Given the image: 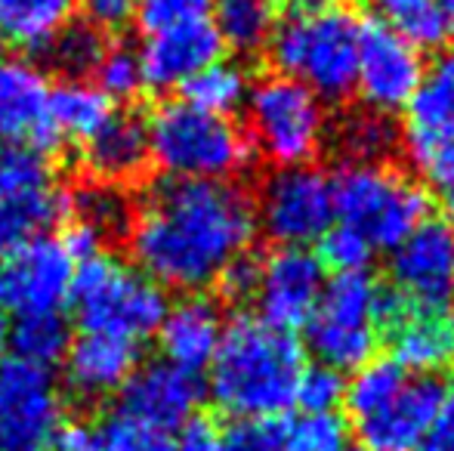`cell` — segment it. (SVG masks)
Returning a JSON list of instances; mask_svg holds the SVG:
<instances>
[{
  "mask_svg": "<svg viewBox=\"0 0 454 451\" xmlns=\"http://www.w3.org/2000/svg\"><path fill=\"white\" fill-rule=\"evenodd\" d=\"M405 145L414 164L439 149H454V47L436 56L408 105Z\"/></svg>",
  "mask_w": 454,
  "mask_h": 451,
  "instance_id": "21",
  "label": "cell"
},
{
  "mask_svg": "<svg viewBox=\"0 0 454 451\" xmlns=\"http://www.w3.org/2000/svg\"><path fill=\"white\" fill-rule=\"evenodd\" d=\"M81 149V161H84L87 174L93 183H108V186H121L130 183L143 174L149 164V136H145V118L133 112L114 109L106 118V124L87 136Z\"/></svg>",
  "mask_w": 454,
  "mask_h": 451,
  "instance_id": "22",
  "label": "cell"
},
{
  "mask_svg": "<svg viewBox=\"0 0 454 451\" xmlns=\"http://www.w3.org/2000/svg\"><path fill=\"white\" fill-rule=\"evenodd\" d=\"M4 41H6V35H4V28H0V47H4Z\"/></svg>",
  "mask_w": 454,
  "mask_h": 451,
  "instance_id": "48",
  "label": "cell"
},
{
  "mask_svg": "<svg viewBox=\"0 0 454 451\" xmlns=\"http://www.w3.org/2000/svg\"><path fill=\"white\" fill-rule=\"evenodd\" d=\"M414 451H454V380L445 386L436 417Z\"/></svg>",
  "mask_w": 454,
  "mask_h": 451,
  "instance_id": "44",
  "label": "cell"
},
{
  "mask_svg": "<svg viewBox=\"0 0 454 451\" xmlns=\"http://www.w3.org/2000/svg\"><path fill=\"white\" fill-rule=\"evenodd\" d=\"M281 448L285 451H349L347 421L334 411L303 415L281 424Z\"/></svg>",
  "mask_w": 454,
  "mask_h": 451,
  "instance_id": "33",
  "label": "cell"
},
{
  "mask_svg": "<svg viewBox=\"0 0 454 451\" xmlns=\"http://www.w3.org/2000/svg\"><path fill=\"white\" fill-rule=\"evenodd\" d=\"M251 87L254 84L241 62L216 59V62H210L207 68H201L183 90H185V103L189 105H195V109H201V112H210V114H220V118H229V114L245 109Z\"/></svg>",
  "mask_w": 454,
  "mask_h": 451,
  "instance_id": "29",
  "label": "cell"
},
{
  "mask_svg": "<svg viewBox=\"0 0 454 451\" xmlns=\"http://www.w3.org/2000/svg\"><path fill=\"white\" fill-rule=\"evenodd\" d=\"M223 436L216 433V427L201 417H192L189 424L180 430V439H174L170 451H220Z\"/></svg>",
  "mask_w": 454,
  "mask_h": 451,
  "instance_id": "46",
  "label": "cell"
},
{
  "mask_svg": "<svg viewBox=\"0 0 454 451\" xmlns=\"http://www.w3.org/2000/svg\"><path fill=\"white\" fill-rule=\"evenodd\" d=\"M99 451H170L174 439L164 430L139 424L127 415H112L96 427Z\"/></svg>",
  "mask_w": 454,
  "mask_h": 451,
  "instance_id": "36",
  "label": "cell"
},
{
  "mask_svg": "<svg viewBox=\"0 0 454 451\" xmlns=\"http://www.w3.org/2000/svg\"><path fill=\"white\" fill-rule=\"evenodd\" d=\"M10 334V346L16 353V359L35 362V365L50 368L53 362H62L68 343V322L62 319V313H37V315H19L12 322V328H6Z\"/></svg>",
  "mask_w": 454,
  "mask_h": 451,
  "instance_id": "31",
  "label": "cell"
},
{
  "mask_svg": "<svg viewBox=\"0 0 454 451\" xmlns=\"http://www.w3.org/2000/svg\"><path fill=\"white\" fill-rule=\"evenodd\" d=\"M81 260L66 238H41L0 263V307L12 319L37 313H59L72 297L74 269Z\"/></svg>",
  "mask_w": 454,
  "mask_h": 451,
  "instance_id": "13",
  "label": "cell"
},
{
  "mask_svg": "<svg viewBox=\"0 0 454 451\" xmlns=\"http://www.w3.org/2000/svg\"><path fill=\"white\" fill-rule=\"evenodd\" d=\"M112 112L114 105L93 84L78 78H68L66 84L53 87L50 93V127H53L56 143L81 145L106 124Z\"/></svg>",
  "mask_w": 454,
  "mask_h": 451,
  "instance_id": "26",
  "label": "cell"
},
{
  "mask_svg": "<svg viewBox=\"0 0 454 451\" xmlns=\"http://www.w3.org/2000/svg\"><path fill=\"white\" fill-rule=\"evenodd\" d=\"M139 368V343L81 331L62 355L66 386L81 402H102L121 393Z\"/></svg>",
  "mask_w": 454,
  "mask_h": 451,
  "instance_id": "20",
  "label": "cell"
},
{
  "mask_svg": "<svg viewBox=\"0 0 454 451\" xmlns=\"http://www.w3.org/2000/svg\"><path fill=\"white\" fill-rule=\"evenodd\" d=\"M214 28L220 43L235 53H257L270 43L275 28L272 0H216Z\"/></svg>",
  "mask_w": 454,
  "mask_h": 451,
  "instance_id": "30",
  "label": "cell"
},
{
  "mask_svg": "<svg viewBox=\"0 0 454 451\" xmlns=\"http://www.w3.org/2000/svg\"><path fill=\"white\" fill-rule=\"evenodd\" d=\"M257 232L254 198L239 183L161 180L133 205L127 241L158 288L195 294L251 253Z\"/></svg>",
  "mask_w": 454,
  "mask_h": 451,
  "instance_id": "1",
  "label": "cell"
},
{
  "mask_svg": "<svg viewBox=\"0 0 454 451\" xmlns=\"http://www.w3.org/2000/svg\"><path fill=\"white\" fill-rule=\"evenodd\" d=\"M331 198L337 226L359 232L374 251H393L430 217L427 189L383 161H343L331 176Z\"/></svg>",
  "mask_w": 454,
  "mask_h": 451,
  "instance_id": "7",
  "label": "cell"
},
{
  "mask_svg": "<svg viewBox=\"0 0 454 451\" xmlns=\"http://www.w3.org/2000/svg\"><path fill=\"white\" fill-rule=\"evenodd\" d=\"M220 451H285L281 448V424L239 421L223 436Z\"/></svg>",
  "mask_w": 454,
  "mask_h": 451,
  "instance_id": "42",
  "label": "cell"
},
{
  "mask_svg": "<svg viewBox=\"0 0 454 451\" xmlns=\"http://www.w3.org/2000/svg\"><path fill=\"white\" fill-rule=\"evenodd\" d=\"M325 288L322 260L309 247H278L266 260H260V278L254 291L260 322L294 331L303 328L316 309Z\"/></svg>",
  "mask_w": 454,
  "mask_h": 451,
  "instance_id": "15",
  "label": "cell"
},
{
  "mask_svg": "<svg viewBox=\"0 0 454 451\" xmlns=\"http://www.w3.org/2000/svg\"><path fill=\"white\" fill-rule=\"evenodd\" d=\"M102 47H106V43H102L99 31L87 28V25H78V28L68 25V28L53 41V47H50L47 53L53 56L56 66H59L62 72H68V74L78 78V74L93 72Z\"/></svg>",
  "mask_w": 454,
  "mask_h": 451,
  "instance_id": "37",
  "label": "cell"
},
{
  "mask_svg": "<svg viewBox=\"0 0 454 451\" xmlns=\"http://www.w3.org/2000/svg\"><path fill=\"white\" fill-rule=\"evenodd\" d=\"M216 0H137V22L143 31H161L185 22H201L214 12Z\"/></svg>",
  "mask_w": 454,
  "mask_h": 451,
  "instance_id": "39",
  "label": "cell"
},
{
  "mask_svg": "<svg viewBox=\"0 0 454 451\" xmlns=\"http://www.w3.org/2000/svg\"><path fill=\"white\" fill-rule=\"evenodd\" d=\"M96 74V90L114 103V99H133L143 90V66H139V53L124 43H106L93 66Z\"/></svg>",
  "mask_w": 454,
  "mask_h": 451,
  "instance_id": "34",
  "label": "cell"
},
{
  "mask_svg": "<svg viewBox=\"0 0 454 451\" xmlns=\"http://www.w3.org/2000/svg\"><path fill=\"white\" fill-rule=\"evenodd\" d=\"M343 393H347L343 374L331 371L325 365H309L303 368V377H300L297 402L303 405V411L325 415V411H334L343 402Z\"/></svg>",
  "mask_w": 454,
  "mask_h": 451,
  "instance_id": "40",
  "label": "cell"
},
{
  "mask_svg": "<svg viewBox=\"0 0 454 451\" xmlns=\"http://www.w3.org/2000/svg\"><path fill=\"white\" fill-rule=\"evenodd\" d=\"M68 214H74V226L78 232H84L96 247H102V241L127 235L133 217V205L127 201V195L118 186L108 183H87L81 192H74L68 198Z\"/></svg>",
  "mask_w": 454,
  "mask_h": 451,
  "instance_id": "28",
  "label": "cell"
},
{
  "mask_svg": "<svg viewBox=\"0 0 454 451\" xmlns=\"http://www.w3.org/2000/svg\"><path fill=\"white\" fill-rule=\"evenodd\" d=\"M220 35L214 22H185L174 28L149 31L139 53L143 66V84L152 90H176L185 87L201 68L220 59Z\"/></svg>",
  "mask_w": 454,
  "mask_h": 451,
  "instance_id": "18",
  "label": "cell"
},
{
  "mask_svg": "<svg viewBox=\"0 0 454 451\" xmlns=\"http://www.w3.org/2000/svg\"><path fill=\"white\" fill-rule=\"evenodd\" d=\"M50 87L43 68L28 59H0V143L56 145L50 127Z\"/></svg>",
  "mask_w": 454,
  "mask_h": 451,
  "instance_id": "19",
  "label": "cell"
},
{
  "mask_svg": "<svg viewBox=\"0 0 454 451\" xmlns=\"http://www.w3.org/2000/svg\"><path fill=\"white\" fill-rule=\"evenodd\" d=\"M303 349L291 331L239 315L223 328L207 365L210 402L235 421H272L297 402Z\"/></svg>",
  "mask_w": 454,
  "mask_h": 451,
  "instance_id": "2",
  "label": "cell"
},
{
  "mask_svg": "<svg viewBox=\"0 0 454 451\" xmlns=\"http://www.w3.org/2000/svg\"><path fill=\"white\" fill-rule=\"evenodd\" d=\"M50 158L43 149L25 143H0V201L41 192L50 186Z\"/></svg>",
  "mask_w": 454,
  "mask_h": 451,
  "instance_id": "32",
  "label": "cell"
},
{
  "mask_svg": "<svg viewBox=\"0 0 454 451\" xmlns=\"http://www.w3.org/2000/svg\"><path fill=\"white\" fill-rule=\"evenodd\" d=\"M418 167L424 170L427 180L436 186L439 198L445 201V207L454 217V149H439L433 155H427L424 161H418Z\"/></svg>",
  "mask_w": 454,
  "mask_h": 451,
  "instance_id": "45",
  "label": "cell"
},
{
  "mask_svg": "<svg viewBox=\"0 0 454 451\" xmlns=\"http://www.w3.org/2000/svg\"><path fill=\"white\" fill-rule=\"evenodd\" d=\"M436 377L408 374L393 359H371L347 384L343 402L364 451H414L442 402Z\"/></svg>",
  "mask_w": 454,
  "mask_h": 451,
  "instance_id": "4",
  "label": "cell"
},
{
  "mask_svg": "<svg viewBox=\"0 0 454 451\" xmlns=\"http://www.w3.org/2000/svg\"><path fill=\"white\" fill-rule=\"evenodd\" d=\"M389 291L368 272H343L325 282L316 309L306 319V343L316 365L331 371H359L383 338Z\"/></svg>",
  "mask_w": 454,
  "mask_h": 451,
  "instance_id": "8",
  "label": "cell"
},
{
  "mask_svg": "<svg viewBox=\"0 0 454 451\" xmlns=\"http://www.w3.org/2000/svg\"><path fill=\"white\" fill-rule=\"evenodd\" d=\"M68 300L81 331L133 343L155 334L170 307L164 288H158L145 272L102 251L78 263Z\"/></svg>",
  "mask_w": 454,
  "mask_h": 451,
  "instance_id": "6",
  "label": "cell"
},
{
  "mask_svg": "<svg viewBox=\"0 0 454 451\" xmlns=\"http://www.w3.org/2000/svg\"><path fill=\"white\" fill-rule=\"evenodd\" d=\"M68 427L53 371L25 359L0 365V451H53Z\"/></svg>",
  "mask_w": 454,
  "mask_h": 451,
  "instance_id": "10",
  "label": "cell"
},
{
  "mask_svg": "<svg viewBox=\"0 0 454 451\" xmlns=\"http://www.w3.org/2000/svg\"><path fill=\"white\" fill-rule=\"evenodd\" d=\"M318 260L328 263L337 276H343V272H368L371 260H374V247L353 229L331 226L322 235V257Z\"/></svg>",
  "mask_w": 454,
  "mask_h": 451,
  "instance_id": "38",
  "label": "cell"
},
{
  "mask_svg": "<svg viewBox=\"0 0 454 451\" xmlns=\"http://www.w3.org/2000/svg\"><path fill=\"white\" fill-rule=\"evenodd\" d=\"M395 127L389 124L383 114H356V118L343 121L340 127V143L347 149L349 161H371L380 164V158H387L395 145Z\"/></svg>",
  "mask_w": 454,
  "mask_h": 451,
  "instance_id": "35",
  "label": "cell"
},
{
  "mask_svg": "<svg viewBox=\"0 0 454 451\" xmlns=\"http://www.w3.org/2000/svg\"><path fill=\"white\" fill-rule=\"evenodd\" d=\"M257 278H260V260H254L251 253L239 257L235 263H229L223 269V276L216 278L223 297L232 303H245L254 300V291H257Z\"/></svg>",
  "mask_w": 454,
  "mask_h": 451,
  "instance_id": "43",
  "label": "cell"
},
{
  "mask_svg": "<svg viewBox=\"0 0 454 451\" xmlns=\"http://www.w3.org/2000/svg\"><path fill=\"white\" fill-rule=\"evenodd\" d=\"M198 402H201V384L195 374L164 359L139 365L121 386V415L164 433L185 427L195 417Z\"/></svg>",
  "mask_w": 454,
  "mask_h": 451,
  "instance_id": "17",
  "label": "cell"
},
{
  "mask_svg": "<svg viewBox=\"0 0 454 451\" xmlns=\"http://www.w3.org/2000/svg\"><path fill=\"white\" fill-rule=\"evenodd\" d=\"M6 349H10V334H6V325L0 322V365L6 362Z\"/></svg>",
  "mask_w": 454,
  "mask_h": 451,
  "instance_id": "47",
  "label": "cell"
},
{
  "mask_svg": "<svg viewBox=\"0 0 454 451\" xmlns=\"http://www.w3.org/2000/svg\"><path fill=\"white\" fill-rule=\"evenodd\" d=\"M254 211H257V229H263L275 245L309 247L334 226L331 176L312 164L278 167L266 176Z\"/></svg>",
  "mask_w": 454,
  "mask_h": 451,
  "instance_id": "11",
  "label": "cell"
},
{
  "mask_svg": "<svg viewBox=\"0 0 454 451\" xmlns=\"http://www.w3.org/2000/svg\"><path fill=\"white\" fill-rule=\"evenodd\" d=\"M383 334L393 353L389 359L408 374L433 377L454 368V313L449 307H408L389 291Z\"/></svg>",
  "mask_w": 454,
  "mask_h": 451,
  "instance_id": "16",
  "label": "cell"
},
{
  "mask_svg": "<svg viewBox=\"0 0 454 451\" xmlns=\"http://www.w3.org/2000/svg\"><path fill=\"white\" fill-rule=\"evenodd\" d=\"M424 56L380 22H362L356 90L374 114H395L408 109L424 81Z\"/></svg>",
  "mask_w": 454,
  "mask_h": 451,
  "instance_id": "12",
  "label": "cell"
},
{
  "mask_svg": "<svg viewBox=\"0 0 454 451\" xmlns=\"http://www.w3.org/2000/svg\"><path fill=\"white\" fill-rule=\"evenodd\" d=\"M68 217V195L53 186L0 201V260L47 238Z\"/></svg>",
  "mask_w": 454,
  "mask_h": 451,
  "instance_id": "24",
  "label": "cell"
},
{
  "mask_svg": "<svg viewBox=\"0 0 454 451\" xmlns=\"http://www.w3.org/2000/svg\"><path fill=\"white\" fill-rule=\"evenodd\" d=\"M359 31V19L328 0L316 10H287L275 22L266 47L281 78L306 87L318 99L340 103L356 90Z\"/></svg>",
  "mask_w": 454,
  "mask_h": 451,
  "instance_id": "3",
  "label": "cell"
},
{
  "mask_svg": "<svg viewBox=\"0 0 454 451\" xmlns=\"http://www.w3.org/2000/svg\"><path fill=\"white\" fill-rule=\"evenodd\" d=\"M149 161L161 167L164 180L232 183L251 167L254 145L232 118L201 112L185 99L164 103L145 118Z\"/></svg>",
  "mask_w": 454,
  "mask_h": 451,
  "instance_id": "5",
  "label": "cell"
},
{
  "mask_svg": "<svg viewBox=\"0 0 454 451\" xmlns=\"http://www.w3.org/2000/svg\"><path fill=\"white\" fill-rule=\"evenodd\" d=\"M74 0H0V28L25 50L47 53L72 25Z\"/></svg>",
  "mask_w": 454,
  "mask_h": 451,
  "instance_id": "27",
  "label": "cell"
},
{
  "mask_svg": "<svg viewBox=\"0 0 454 451\" xmlns=\"http://www.w3.org/2000/svg\"><path fill=\"white\" fill-rule=\"evenodd\" d=\"M223 315L207 297L189 294L180 303L168 307L161 325H158V343H161L164 362L195 374L210 365L223 338Z\"/></svg>",
  "mask_w": 454,
  "mask_h": 451,
  "instance_id": "23",
  "label": "cell"
},
{
  "mask_svg": "<svg viewBox=\"0 0 454 451\" xmlns=\"http://www.w3.org/2000/svg\"><path fill=\"white\" fill-rule=\"evenodd\" d=\"M393 294L408 307H445L454 297V229L427 217L389 253Z\"/></svg>",
  "mask_w": 454,
  "mask_h": 451,
  "instance_id": "14",
  "label": "cell"
},
{
  "mask_svg": "<svg viewBox=\"0 0 454 451\" xmlns=\"http://www.w3.org/2000/svg\"><path fill=\"white\" fill-rule=\"evenodd\" d=\"M245 109L254 152L275 167H303L322 152L328 118L322 99L312 97L306 87L272 74L251 87Z\"/></svg>",
  "mask_w": 454,
  "mask_h": 451,
  "instance_id": "9",
  "label": "cell"
},
{
  "mask_svg": "<svg viewBox=\"0 0 454 451\" xmlns=\"http://www.w3.org/2000/svg\"><path fill=\"white\" fill-rule=\"evenodd\" d=\"M380 25L418 50H442L454 41V0H371Z\"/></svg>",
  "mask_w": 454,
  "mask_h": 451,
  "instance_id": "25",
  "label": "cell"
},
{
  "mask_svg": "<svg viewBox=\"0 0 454 451\" xmlns=\"http://www.w3.org/2000/svg\"><path fill=\"white\" fill-rule=\"evenodd\" d=\"M84 16V25L99 35L124 31L137 19V0H74Z\"/></svg>",
  "mask_w": 454,
  "mask_h": 451,
  "instance_id": "41",
  "label": "cell"
}]
</instances>
